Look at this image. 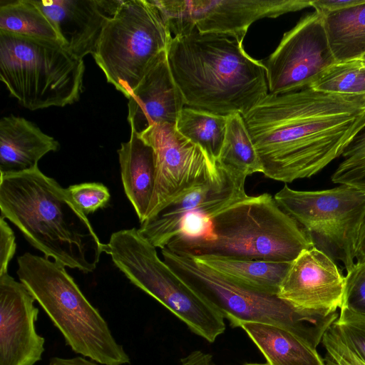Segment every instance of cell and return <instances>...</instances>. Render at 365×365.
<instances>
[{
    "mask_svg": "<svg viewBox=\"0 0 365 365\" xmlns=\"http://www.w3.org/2000/svg\"><path fill=\"white\" fill-rule=\"evenodd\" d=\"M211 221L207 238L178 235L165 248L193 257L212 255L292 262L302 251L314 247L307 232L269 193L247 195Z\"/></svg>",
    "mask_w": 365,
    "mask_h": 365,
    "instance_id": "cell-4",
    "label": "cell"
},
{
    "mask_svg": "<svg viewBox=\"0 0 365 365\" xmlns=\"http://www.w3.org/2000/svg\"><path fill=\"white\" fill-rule=\"evenodd\" d=\"M325 349V365H365L340 339L327 344Z\"/></svg>",
    "mask_w": 365,
    "mask_h": 365,
    "instance_id": "cell-32",
    "label": "cell"
},
{
    "mask_svg": "<svg viewBox=\"0 0 365 365\" xmlns=\"http://www.w3.org/2000/svg\"><path fill=\"white\" fill-rule=\"evenodd\" d=\"M139 135L153 148L155 168V190L145 220L192 187L219 175L217 165L182 135L175 124H153Z\"/></svg>",
    "mask_w": 365,
    "mask_h": 365,
    "instance_id": "cell-12",
    "label": "cell"
},
{
    "mask_svg": "<svg viewBox=\"0 0 365 365\" xmlns=\"http://www.w3.org/2000/svg\"><path fill=\"white\" fill-rule=\"evenodd\" d=\"M211 228V218L200 212H193L188 213L182 219L178 235L192 238L205 239L210 235Z\"/></svg>",
    "mask_w": 365,
    "mask_h": 365,
    "instance_id": "cell-33",
    "label": "cell"
},
{
    "mask_svg": "<svg viewBox=\"0 0 365 365\" xmlns=\"http://www.w3.org/2000/svg\"><path fill=\"white\" fill-rule=\"evenodd\" d=\"M193 258L198 263L237 284L257 292L274 296H277L291 264L287 262L236 259L212 255Z\"/></svg>",
    "mask_w": 365,
    "mask_h": 365,
    "instance_id": "cell-22",
    "label": "cell"
},
{
    "mask_svg": "<svg viewBox=\"0 0 365 365\" xmlns=\"http://www.w3.org/2000/svg\"><path fill=\"white\" fill-rule=\"evenodd\" d=\"M242 43L196 28L172 38L168 61L185 106L244 115L269 93L262 61L248 55Z\"/></svg>",
    "mask_w": 365,
    "mask_h": 365,
    "instance_id": "cell-3",
    "label": "cell"
},
{
    "mask_svg": "<svg viewBox=\"0 0 365 365\" xmlns=\"http://www.w3.org/2000/svg\"><path fill=\"white\" fill-rule=\"evenodd\" d=\"M334 325L343 342L365 363V314L341 307Z\"/></svg>",
    "mask_w": 365,
    "mask_h": 365,
    "instance_id": "cell-29",
    "label": "cell"
},
{
    "mask_svg": "<svg viewBox=\"0 0 365 365\" xmlns=\"http://www.w3.org/2000/svg\"><path fill=\"white\" fill-rule=\"evenodd\" d=\"M237 327L256 345L268 365H325L316 349L282 327L254 322H242Z\"/></svg>",
    "mask_w": 365,
    "mask_h": 365,
    "instance_id": "cell-21",
    "label": "cell"
},
{
    "mask_svg": "<svg viewBox=\"0 0 365 365\" xmlns=\"http://www.w3.org/2000/svg\"><path fill=\"white\" fill-rule=\"evenodd\" d=\"M175 125L182 135L200 146L216 165L225 136L227 116L185 106Z\"/></svg>",
    "mask_w": 365,
    "mask_h": 365,
    "instance_id": "cell-25",
    "label": "cell"
},
{
    "mask_svg": "<svg viewBox=\"0 0 365 365\" xmlns=\"http://www.w3.org/2000/svg\"><path fill=\"white\" fill-rule=\"evenodd\" d=\"M173 36L151 0L123 1L93 55L107 81L128 98Z\"/></svg>",
    "mask_w": 365,
    "mask_h": 365,
    "instance_id": "cell-9",
    "label": "cell"
},
{
    "mask_svg": "<svg viewBox=\"0 0 365 365\" xmlns=\"http://www.w3.org/2000/svg\"><path fill=\"white\" fill-rule=\"evenodd\" d=\"M84 71L83 58L61 41L0 31V80L29 110L77 101Z\"/></svg>",
    "mask_w": 365,
    "mask_h": 365,
    "instance_id": "cell-6",
    "label": "cell"
},
{
    "mask_svg": "<svg viewBox=\"0 0 365 365\" xmlns=\"http://www.w3.org/2000/svg\"><path fill=\"white\" fill-rule=\"evenodd\" d=\"M16 249L14 233L5 219L0 217V275L8 273V267Z\"/></svg>",
    "mask_w": 365,
    "mask_h": 365,
    "instance_id": "cell-34",
    "label": "cell"
},
{
    "mask_svg": "<svg viewBox=\"0 0 365 365\" xmlns=\"http://www.w3.org/2000/svg\"><path fill=\"white\" fill-rule=\"evenodd\" d=\"M219 175L186 191L155 217L140 223L139 232L156 248H165L180 232L184 217L200 212L212 218L224 209L246 197V178L218 165Z\"/></svg>",
    "mask_w": 365,
    "mask_h": 365,
    "instance_id": "cell-15",
    "label": "cell"
},
{
    "mask_svg": "<svg viewBox=\"0 0 365 365\" xmlns=\"http://www.w3.org/2000/svg\"><path fill=\"white\" fill-rule=\"evenodd\" d=\"M242 117L262 173L289 183L315 175L341 155L365 126V95L310 87L269 93Z\"/></svg>",
    "mask_w": 365,
    "mask_h": 365,
    "instance_id": "cell-1",
    "label": "cell"
},
{
    "mask_svg": "<svg viewBox=\"0 0 365 365\" xmlns=\"http://www.w3.org/2000/svg\"><path fill=\"white\" fill-rule=\"evenodd\" d=\"M163 261L192 290L215 307L237 327L254 322L282 327L316 349L326 331L336 320V312L322 314L299 311L277 296L237 284L198 263L190 256L161 250Z\"/></svg>",
    "mask_w": 365,
    "mask_h": 365,
    "instance_id": "cell-7",
    "label": "cell"
},
{
    "mask_svg": "<svg viewBox=\"0 0 365 365\" xmlns=\"http://www.w3.org/2000/svg\"><path fill=\"white\" fill-rule=\"evenodd\" d=\"M321 14L336 61H365V0Z\"/></svg>",
    "mask_w": 365,
    "mask_h": 365,
    "instance_id": "cell-23",
    "label": "cell"
},
{
    "mask_svg": "<svg viewBox=\"0 0 365 365\" xmlns=\"http://www.w3.org/2000/svg\"><path fill=\"white\" fill-rule=\"evenodd\" d=\"M0 31L61 42L56 28L34 0H1Z\"/></svg>",
    "mask_w": 365,
    "mask_h": 365,
    "instance_id": "cell-26",
    "label": "cell"
},
{
    "mask_svg": "<svg viewBox=\"0 0 365 365\" xmlns=\"http://www.w3.org/2000/svg\"><path fill=\"white\" fill-rule=\"evenodd\" d=\"M26 287L8 273L0 275V365H34L45 339L36 332L38 309Z\"/></svg>",
    "mask_w": 365,
    "mask_h": 365,
    "instance_id": "cell-16",
    "label": "cell"
},
{
    "mask_svg": "<svg viewBox=\"0 0 365 365\" xmlns=\"http://www.w3.org/2000/svg\"><path fill=\"white\" fill-rule=\"evenodd\" d=\"M310 88L331 93L365 95V61L336 62Z\"/></svg>",
    "mask_w": 365,
    "mask_h": 365,
    "instance_id": "cell-27",
    "label": "cell"
},
{
    "mask_svg": "<svg viewBox=\"0 0 365 365\" xmlns=\"http://www.w3.org/2000/svg\"><path fill=\"white\" fill-rule=\"evenodd\" d=\"M128 99V121L138 135L153 124H176L185 104L172 75L167 51L160 53Z\"/></svg>",
    "mask_w": 365,
    "mask_h": 365,
    "instance_id": "cell-18",
    "label": "cell"
},
{
    "mask_svg": "<svg viewBox=\"0 0 365 365\" xmlns=\"http://www.w3.org/2000/svg\"><path fill=\"white\" fill-rule=\"evenodd\" d=\"M106 254L130 282L156 299L196 335L210 343L222 334L223 315L183 282L135 227L113 232Z\"/></svg>",
    "mask_w": 365,
    "mask_h": 365,
    "instance_id": "cell-8",
    "label": "cell"
},
{
    "mask_svg": "<svg viewBox=\"0 0 365 365\" xmlns=\"http://www.w3.org/2000/svg\"><path fill=\"white\" fill-rule=\"evenodd\" d=\"M58 142L24 118L10 115L0 120V175L31 170Z\"/></svg>",
    "mask_w": 365,
    "mask_h": 365,
    "instance_id": "cell-19",
    "label": "cell"
},
{
    "mask_svg": "<svg viewBox=\"0 0 365 365\" xmlns=\"http://www.w3.org/2000/svg\"><path fill=\"white\" fill-rule=\"evenodd\" d=\"M364 0H315L312 1V7L319 14L341 10L361 4Z\"/></svg>",
    "mask_w": 365,
    "mask_h": 365,
    "instance_id": "cell-35",
    "label": "cell"
},
{
    "mask_svg": "<svg viewBox=\"0 0 365 365\" xmlns=\"http://www.w3.org/2000/svg\"><path fill=\"white\" fill-rule=\"evenodd\" d=\"M92 360L87 359L83 356L73 358L53 357L50 359L48 365H99Z\"/></svg>",
    "mask_w": 365,
    "mask_h": 365,
    "instance_id": "cell-37",
    "label": "cell"
},
{
    "mask_svg": "<svg viewBox=\"0 0 365 365\" xmlns=\"http://www.w3.org/2000/svg\"><path fill=\"white\" fill-rule=\"evenodd\" d=\"M157 6L171 34L226 35L243 41L250 26L264 18L312 6L309 0H159Z\"/></svg>",
    "mask_w": 365,
    "mask_h": 365,
    "instance_id": "cell-11",
    "label": "cell"
},
{
    "mask_svg": "<svg viewBox=\"0 0 365 365\" xmlns=\"http://www.w3.org/2000/svg\"><path fill=\"white\" fill-rule=\"evenodd\" d=\"M0 210L31 245L65 267L92 272L106 252L66 189L38 167L0 175Z\"/></svg>",
    "mask_w": 365,
    "mask_h": 365,
    "instance_id": "cell-2",
    "label": "cell"
},
{
    "mask_svg": "<svg viewBox=\"0 0 365 365\" xmlns=\"http://www.w3.org/2000/svg\"><path fill=\"white\" fill-rule=\"evenodd\" d=\"M118 154L125 194L142 223L147 217L155 190L153 148L131 130L129 140L121 143Z\"/></svg>",
    "mask_w": 365,
    "mask_h": 365,
    "instance_id": "cell-20",
    "label": "cell"
},
{
    "mask_svg": "<svg viewBox=\"0 0 365 365\" xmlns=\"http://www.w3.org/2000/svg\"><path fill=\"white\" fill-rule=\"evenodd\" d=\"M343 158L331 180L365 192V126L354 137L341 154Z\"/></svg>",
    "mask_w": 365,
    "mask_h": 365,
    "instance_id": "cell-28",
    "label": "cell"
},
{
    "mask_svg": "<svg viewBox=\"0 0 365 365\" xmlns=\"http://www.w3.org/2000/svg\"><path fill=\"white\" fill-rule=\"evenodd\" d=\"M262 62L269 93L283 94L310 87L336 63L322 14L315 11L302 18Z\"/></svg>",
    "mask_w": 365,
    "mask_h": 365,
    "instance_id": "cell-13",
    "label": "cell"
},
{
    "mask_svg": "<svg viewBox=\"0 0 365 365\" xmlns=\"http://www.w3.org/2000/svg\"><path fill=\"white\" fill-rule=\"evenodd\" d=\"M274 198L307 232L315 247L341 262L346 272L351 269L365 222V192L346 185L297 190L285 184Z\"/></svg>",
    "mask_w": 365,
    "mask_h": 365,
    "instance_id": "cell-10",
    "label": "cell"
},
{
    "mask_svg": "<svg viewBox=\"0 0 365 365\" xmlns=\"http://www.w3.org/2000/svg\"><path fill=\"white\" fill-rule=\"evenodd\" d=\"M365 260V222L362 227L357 248L356 262H361Z\"/></svg>",
    "mask_w": 365,
    "mask_h": 365,
    "instance_id": "cell-38",
    "label": "cell"
},
{
    "mask_svg": "<svg viewBox=\"0 0 365 365\" xmlns=\"http://www.w3.org/2000/svg\"><path fill=\"white\" fill-rule=\"evenodd\" d=\"M243 365H268L266 363H247V364H245Z\"/></svg>",
    "mask_w": 365,
    "mask_h": 365,
    "instance_id": "cell-39",
    "label": "cell"
},
{
    "mask_svg": "<svg viewBox=\"0 0 365 365\" xmlns=\"http://www.w3.org/2000/svg\"><path fill=\"white\" fill-rule=\"evenodd\" d=\"M58 31L64 47L83 58L93 55L102 31L121 0H34Z\"/></svg>",
    "mask_w": 365,
    "mask_h": 365,
    "instance_id": "cell-17",
    "label": "cell"
},
{
    "mask_svg": "<svg viewBox=\"0 0 365 365\" xmlns=\"http://www.w3.org/2000/svg\"><path fill=\"white\" fill-rule=\"evenodd\" d=\"M341 307L365 314V260L356 262L346 272Z\"/></svg>",
    "mask_w": 365,
    "mask_h": 365,
    "instance_id": "cell-31",
    "label": "cell"
},
{
    "mask_svg": "<svg viewBox=\"0 0 365 365\" xmlns=\"http://www.w3.org/2000/svg\"><path fill=\"white\" fill-rule=\"evenodd\" d=\"M16 274L76 354L101 365H125L130 357L108 323L61 263L30 252L17 259Z\"/></svg>",
    "mask_w": 365,
    "mask_h": 365,
    "instance_id": "cell-5",
    "label": "cell"
},
{
    "mask_svg": "<svg viewBox=\"0 0 365 365\" xmlns=\"http://www.w3.org/2000/svg\"><path fill=\"white\" fill-rule=\"evenodd\" d=\"M179 365H217L212 356L201 350L191 351L180 359Z\"/></svg>",
    "mask_w": 365,
    "mask_h": 365,
    "instance_id": "cell-36",
    "label": "cell"
},
{
    "mask_svg": "<svg viewBox=\"0 0 365 365\" xmlns=\"http://www.w3.org/2000/svg\"><path fill=\"white\" fill-rule=\"evenodd\" d=\"M216 165L245 178L255 173H263L261 160L240 113L227 116L225 136Z\"/></svg>",
    "mask_w": 365,
    "mask_h": 365,
    "instance_id": "cell-24",
    "label": "cell"
},
{
    "mask_svg": "<svg viewBox=\"0 0 365 365\" xmlns=\"http://www.w3.org/2000/svg\"><path fill=\"white\" fill-rule=\"evenodd\" d=\"M66 189L72 200L86 215L106 207L110 198L108 187L100 182L71 185Z\"/></svg>",
    "mask_w": 365,
    "mask_h": 365,
    "instance_id": "cell-30",
    "label": "cell"
},
{
    "mask_svg": "<svg viewBox=\"0 0 365 365\" xmlns=\"http://www.w3.org/2000/svg\"><path fill=\"white\" fill-rule=\"evenodd\" d=\"M344 287L335 261L313 247L291 262L277 296L299 311L330 314L341 307Z\"/></svg>",
    "mask_w": 365,
    "mask_h": 365,
    "instance_id": "cell-14",
    "label": "cell"
}]
</instances>
